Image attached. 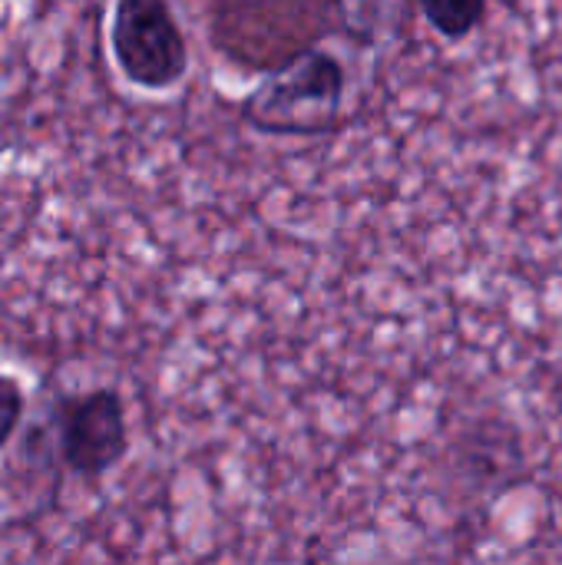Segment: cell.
Masks as SVG:
<instances>
[{
    "instance_id": "277c9868",
    "label": "cell",
    "mask_w": 562,
    "mask_h": 565,
    "mask_svg": "<svg viewBox=\"0 0 562 565\" xmlns=\"http://www.w3.org/2000/svg\"><path fill=\"white\" fill-rule=\"evenodd\" d=\"M53 427L60 460L76 477H103L129 450L126 407L109 387L60 397L53 411Z\"/></svg>"
},
{
    "instance_id": "3957f363",
    "label": "cell",
    "mask_w": 562,
    "mask_h": 565,
    "mask_svg": "<svg viewBox=\"0 0 562 565\" xmlns=\"http://www.w3.org/2000/svg\"><path fill=\"white\" fill-rule=\"evenodd\" d=\"M109 43L116 66L139 89H172L189 73V43L169 0H116Z\"/></svg>"
},
{
    "instance_id": "6da1fadb",
    "label": "cell",
    "mask_w": 562,
    "mask_h": 565,
    "mask_svg": "<svg viewBox=\"0 0 562 565\" xmlns=\"http://www.w3.org/2000/svg\"><path fill=\"white\" fill-rule=\"evenodd\" d=\"M328 33L358 36L348 0H212V46L252 73L321 46Z\"/></svg>"
},
{
    "instance_id": "7a4b0ae2",
    "label": "cell",
    "mask_w": 562,
    "mask_h": 565,
    "mask_svg": "<svg viewBox=\"0 0 562 565\" xmlns=\"http://www.w3.org/2000/svg\"><path fill=\"white\" fill-rule=\"evenodd\" d=\"M348 70L325 50L311 46L268 70L242 99V119L268 139H321L344 119Z\"/></svg>"
},
{
    "instance_id": "5b68a950",
    "label": "cell",
    "mask_w": 562,
    "mask_h": 565,
    "mask_svg": "<svg viewBox=\"0 0 562 565\" xmlns=\"http://www.w3.org/2000/svg\"><path fill=\"white\" fill-rule=\"evenodd\" d=\"M417 10L434 33L457 43L484 26L490 0H417Z\"/></svg>"
},
{
    "instance_id": "8992f818",
    "label": "cell",
    "mask_w": 562,
    "mask_h": 565,
    "mask_svg": "<svg viewBox=\"0 0 562 565\" xmlns=\"http://www.w3.org/2000/svg\"><path fill=\"white\" fill-rule=\"evenodd\" d=\"M20 417H23V391L13 377L0 374V450L17 434Z\"/></svg>"
}]
</instances>
